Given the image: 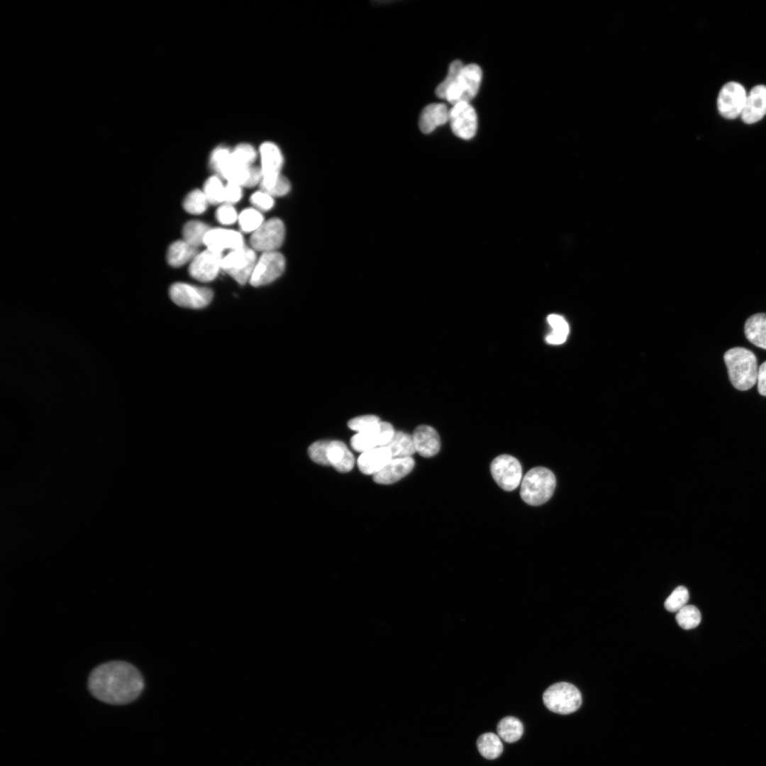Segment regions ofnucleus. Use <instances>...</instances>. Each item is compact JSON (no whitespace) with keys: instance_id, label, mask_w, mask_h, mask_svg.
I'll list each match as a JSON object with an SVG mask.
<instances>
[{"instance_id":"32","label":"nucleus","mask_w":766,"mask_h":766,"mask_svg":"<svg viewBox=\"0 0 766 766\" xmlns=\"http://www.w3.org/2000/svg\"><path fill=\"white\" fill-rule=\"evenodd\" d=\"M204 192L211 204L225 201V187L216 176L209 177L204 184Z\"/></svg>"},{"instance_id":"30","label":"nucleus","mask_w":766,"mask_h":766,"mask_svg":"<svg viewBox=\"0 0 766 766\" xmlns=\"http://www.w3.org/2000/svg\"><path fill=\"white\" fill-rule=\"evenodd\" d=\"M678 625L685 630H689L699 626L701 620L699 610L693 605H686L676 614Z\"/></svg>"},{"instance_id":"4","label":"nucleus","mask_w":766,"mask_h":766,"mask_svg":"<svg viewBox=\"0 0 766 766\" xmlns=\"http://www.w3.org/2000/svg\"><path fill=\"white\" fill-rule=\"evenodd\" d=\"M482 78V72L479 65H465L446 91L444 99L453 106L460 102L470 103L479 91Z\"/></svg>"},{"instance_id":"11","label":"nucleus","mask_w":766,"mask_h":766,"mask_svg":"<svg viewBox=\"0 0 766 766\" xmlns=\"http://www.w3.org/2000/svg\"><path fill=\"white\" fill-rule=\"evenodd\" d=\"M285 267V260L277 251L265 252L257 261L250 284L253 287L267 284L278 278Z\"/></svg>"},{"instance_id":"1","label":"nucleus","mask_w":766,"mask_h":766,"mask_svg":"<svg viewBox=\"0 0 766 766\" xmlns=\"http://www.w3.org/2000/svg\"><path fill=\"white\" fill-rule=\"evenodd\" d=\"M144 681L139 670L124 661L98 665L90 673L88 688L98 700L113 705L128 704L141 694Z\"/></svg>"},{"instance_id":"23","label":"nucleus","mask_w":766,"mask_h":766,"mask_svg":"<svg viewBox=\"0 0 766 766\" xmlns=\"http://www.w3.org/2000/svg\"><path fill=\"white\" fill-rule=\"evenodd\" d=\"M744 331L751 343L766 350V313H758L750 316L745 323Z\"/></svg>"},{"instance_id":"29","label":"nucleus","mask_w":766,"mask_h":766,"mask_svg":"<svg viewBox=\"0 0 766 766\" xmlns=\"http://www.w3.org/2000/svg\"><path fill=\"white\" fill-rule=\"evenodd\" d=\"M206 223L199 221H190L183 228V237L186 242L195 247L204 244V239L210 230Z\"/></svg>"},{"instance_id":"43","label":"nucleus","mask_w":766,"mask_h":766,"mask_svg":"<svg viewBox=\"0 0 766 766\" xmlns=\"http://www.w3.org/2000/svg\"><path fill=\"white\" fill-rule=\"evenodd\" d=\"M242 196L240 186L232 182H228L225 187V201L227 204H234L238 201Z\"/></svg>"},{"instance_id":"22","label":"nucleus","mask_w":766,"mask_h":766,"mask_svg":"<svg viewBox=\"0 0 766 766\" xmlns=\"http://www.w3.org/2000/svg\"><path fill=\"white\" fill-rule=\"evenodd\" d=\"M329 465L340 472L350 471L355 464V458L346 445L340 440H330L327 450Z\"/></svg>"},{"instance_id":"33","label":"nucleus","mask_w":766,"mask_h":766,"mask_svg":"<svg viewBox=\"0 0 766 766\" xmlns=\"http://www.w3.org/2000/svg\"><path fill=\"white\" fill-rule=\"evenodd\" d=\"M238 221L243 231L254 232L263 223V216L254 209H246L238 216Z\"/></svg>"},{"instance_id":"21","label":"nucleus","mask_w":766,"mask_h":766,"mask_svg":"<svg viewBox=\"0 0 766 766\" xmlns=\"http://www.w3.org/2000/svg\"><path fill=\"white\" fill-rule=\"evenodd\" d=\"M450 109L443 103H433L426 106L421 111L418 126L425 134L433 131L437 127L449 121Z\"/></svg>"},{"instance_id":"42","label":"nucleus","mask_w":766,"mask_h":766,"mask_svg":"<svg viewBox=\"0 0 766 766\" xmlns=\"http://www.w3.org/2000/svg\"><path fill=\"white\" fill-rule=\"evenodd\" d=\"M250 201L260 209L265 211L270 209L274 205L272 196L262 191L255 192L250 197Z\"/></svg>"},{"instance_id":"18","label":"nucleus","mask_w":766,"mask_h":766,"mask_svg":"<svg viewBox=\"0 0 766 766\" xmlns=\"http://www.w3.org/2000/svg\"><path fill=\"white\" fill-rule=\"evenodd\" d=\"M766 115V86L754 87L747 96L741 113L743 122L752 124L761 120Z\"/></svg>"},{"instance_id":"8","label":"nucleus","mask_w":766,"mask_h":766,"mask_svg":"<svg viewBox=\"0 0 766 766\" xmlns=\"http://www.w3.org/2000/svg\"><path fill=\"white\" fill-rule=\"evenodd\" d=\"M285 228L283 222L273 218L267 220L251 235L250 242L254 250L258 251H276L283 243Z\"/></svg>"},{"instance_id":"7","label":"nucleus","mask_w":766,"mask_h":766,"mask_svg":"<svg viewBox=\"0 0 766 766\" xmlns=\"http://www.w3.org/2000/svg\"><path fill=\"white\" fill-rule=\"evenodd\" d=\"M490 471L497 484L507 492L517 488L522 480L521 463L509 455L504 454L495 457L491 462Z\"/></svg>"},{"instance_id":"20","label":"nucleus","mask_w":766,"mask_h":766,"mask_svg":"<svg viewBox=\"0 0 766 766\" xmlns=\"http://www.w3.org/2000/svg\"><path fill=\"white\" fill-rule=\"evenodd\" d=\"M392 458L388 447L381 446L372 448L359 456L357 463L359 470L365 474L374 475L379 472Z\"/></svg>"},{"instance_id":"2","label":"nucleus","mask_w":766,"mask_h":766,"mask_svg":"<svg viewBox=\"0 0 766 766\" xmlns=\"http://www.w3.org/2000/svg\"><path fill=\"white\" fill-rule=\"evenodd\" d=\"M723 359L729 379L736 389L746 391L755 385L758 368L752 351L742 347L733 348L724 353Z\"/></svg>"},{"instance_id":"28","label":"nucleus","mask_w":766,"mask_h":766,"mask_svg":"<svg viewBox=\"0 0 766 766\" xmlns=\"http://www.w3.org/2000/svg\"><path fill=\"white\" fill-rule=\"evenodd\" d=\"M547 319L553 331L546 337V341L553 345L563 343L569 333V326L567 321L562 316L557 314H550Z\"/></svg>"},{"instance_id":"26","label":"nucleus","mask_w":766,"mask_h":766,"mask_svg":"<svg viewBox=\"0 0 766 766\" xmlns=\"http://www.w3.org/2000/svg\"><path fill=\"white\" fill-rule=\"evenodd\" d=\"M496 730L499 736L504 740L507 743H514L522 736L523 727L518 718L506 716L499 721Z\"/></svg>"},{"instance_id":"40","label":"nucleus","mask_w":766,"mask_h":766,"mask_svg":"<svg viewBox=\"0 0 766 766\" xmlns=\"http://www.w3.org/2000/svg\"><path fill=\"white\" fill-rule=\"evenodd\" d=\"M237 218L236 211L230 204L226 203L220 206L216 211V218L222 224H232L236 221Z\"/></svg>"},{"instance_id":"13","label":"nucleus","mask_w":766,"mask_h":766,"mask_svg":"<svg viewBox=\"0 0 766 766\" xmlns=\"http://www.w3.org/2000/svg\"><path fill=\"white\" fill-rule=\"evenodd\" d=\"M747 98L744 87L736 82L726 84L719 91L717 106L722 116L734 119L741 115Z\"/></svg>"},{"instance_id":"10","label":"nucleus","mask_w":766,"mask_h":766,"mask_svg":"<svg viewBox=\"0 0 766 766\" xmlns=\"http://www.w3.org/2000/svg\"><path fill=\"white\" fill-rule=\"evenodd\" d=\"M394 433L392 424L380 421L354 435L350 439V445L353 450L362 453L377 447L386 446Z\"/></svg>"},{"instance_id":"41","label":"nucleus","mask_w":766,"mask_h":766,"mask_svg":"<svg viewBox=\"0 0 766 766\" xmlns=\"http://www.w3.org/2000/svg\"><path fill=\"white\" fill-rule=\"evenodd\" d=\"M290 189L291 185L289 181L284 176L281 174L271 187L262 192L271 196H281L287 194L290 191Z\"/></svg>"},{"instance_id":"3","label":"nucleus","mask_w":766,"mask_h":766,"mask_svg":"<svg viewBox=\"0 0 766 766\" xmlns=\"http://www.w3.org/2000/svg\"><path fill=\"white\" fill-rule=\"evenodd\" d=\"M556 487L554 473L544 467L531 469L522 478L520 494L524 502L538 506L547 502Z\"/></svg>"},{"instance_id":"25","label":"nucleus","mask_w":766,"mask_h":766,"mask_svg":"<svg viewBox=\"0 0 766 766\" xmlns=\"http://www.w3.org/2000/svg\"><path fill=\"white\" fill-rule=\"evenodd\" d=\"M386 446L390 450L392 457H411L416 453L412 435L403 431H395Z\"/></svg>"},{"instance_id":"31","label":"nucleus","mask_w":766,"mask_h":766,"mask_svg":"<svg viewBox=\"0 0 766 766\" xmlns=\"http://www.w3.org/2000/svg\"><path fill=\"white\" fill-rule=\"evenodd\" d=\"M208 202L204 192L199 189H195L185 197L183 206L185 211L189 213L200 214L205 211Z\"/></svg>"},{"instance_id":"6","label":"nucleus","mask_w":766,"mask_h":766,"mask_svg":"<svg viewBox=\"0 0 766 766\" xmlns=\"http://www.w3.org/2000/svg\"><path fill=\"white\" fill-rule=\"evenodd\" d=\"M255 251L245 246L232 250L223 257L221 268L241 285L251 277L256 265Z\"/></svg>"},{"instance_id":"44","label":"nucleus","mask_w":766,"mask_h":766,"mask_svg":"<svg viewBox=\"0 0 766 766\" xmlns=\"http://www.w3.org/2000/svg\"><path fill=\"white\" fill-rule=\"evenodd\" d=\"M757 381L759 394L766 396V361L758 368Z\"/></svg>"},{"instance_id":"35","label":"nucleus","mask_w":766,"mask_h":766,"mask_svg":"<svg viewBox=\"0 0 766 766\" xmlns=\"http://www.w3.org/2000/svg\"><path fill=\"white\" fill-rule=\"evenodd\" d=\"M465 65L460 60H455L449 66L448 74L436 87L435 94L440 99H445L446 91L453 83Z\"/></svg>"},{"instance_id":"24","label":"nucleus","mask_w":766,"mask_h":766,"mask_svg":"<svg viewBox=\"0 0 766 766\" xmlns=\"http://www.w3.org/2000/svg\"><path fill=\"white\" fill-rule=\"evenodd\" d=\"M198 248L190 245L185 240L173 243L168 248L167 260L172 267H180L198 255Z\"/></svg>"},{"instance_id":"39","label":"nucleus","mask_w":766,"mask_h":766,"mask_svg":"<svg viewBox=\"0 0 766 766\" xmlns=\"http://www.w3.org/2000/svg\"><path fill=\"white\" fill-rule=\"evenodd\" d=\"M379 422V418L375 415H364L350 419L348 423V426L351 430L358 433L363 431Z\"/></svg>"},{"instance_id":"38","label":"nucleus","mask_w":766,"mask_h":766,"mask_svg":"<svg viewBox=\"0 0 766 766\" xmlns=\"http://www.w3.org/2000/svg\"><path fill=\"white\" fill-rule=\"evenodd\" d=\"M231 155V151L224 147L216 148L213 151L211 155L210 163L214 171L219 175L230 160Z\"/></svg>"},{"instance_id":"27","label":"nucleus","mask_w":766,"mask_h":766,"mask_svg":"<svg viewBox=\"0 0 766 766\" xmlns=\"http://www.w3.org/2000/svg\"><path fill=\"white\" fill-rule=\"evenodd\" d=\"M477 745L480 754L489 760L498 757L503 751L499 737L493 733L481 735L477 739Z\"/></svg>"},{"instance_id":"12","label":"nucleus","mask_w":766,"mask_h":766,"mask_svg":"<svg viewBox=\"0 0 766 766\" xmlns=\"http://www.w3.org/2000/svg\"><path fill=\"white\" fill-rule=\"evenodd\" d=\"M449 122L453 133L464 140L472 138L477 130V116L468 102H460L450 109Z\"/></svg>"},{"instance_id":"5","label":"nucleus","mask_w":766,"mask_h":766,"mask_svg":"<svg viewBox=\"0 0 766 766\" xmlns=\"http://www.w3.org/2000/svg\"><path fill=\"white\" fill-rule=\"evenodd\" d=\"M543 699L550 711L560 714L573 713L582 704V695L578 689L565 682L550 686L543 693Z\"/></svg>"},{"instance_id":"9","label":"nucleus","mask_w":766,"mask_h":766,"mask_svg":"<svg viewBox=\"0 0 766 766\" xmlns=\"http://www.w3.org/2000/svg\"><path fill=\"white\" fill-rule=\"evenodd\" d=\"M169 293L174 304L189 309L204 308L213 298V292L210 289L182 282L173 284Z\"/></svg>"},{"instance_id":"17","label":"nucleus","mask_w":766,"mask_h":766,"mask_svg":"<svg viewBox=\"0 0 766 766\" xmlns=\"http://www.w3.org/2000/svg\"><path fill=\"white\" fill-rule=\"evenodd\" d=\"M414 465L412 457H392L379 472L373 475V480L382 484L394 483L410 473Z\"/></svg>"},{"instance_id":"37","label":"nucleus","mask_w":766,"mask_h":766,"mask_svg":"<svg viewBox=\"0 0 766 766\" xmlns=\"http://www.w3.org/2000/svg\"><path fill=\"white\" fill-rule=\"evenodd\" d=\"M330 440H318L312 443L308 448V454L312 461L321 465H329L327 459V450Z\"/></svg>"},{"instance_id":"36","label":"nucleus","mask_w":766,"mask_h":766,"mask_svg":"<svg viewBox=\"0 0 766 766\" xmlns=\"http://www.w3.org/2000/svg\"><path fill=\"white\" fill-rule=\"evenodd\" d=\"M231 155L235 162L248 167L252 166V163L255 160L257 157V153L254 148L247 143H242L237 145L235 149L231 151Z\"/></svg>"},{"instance_id":"16","label":"nucleus","mask_w":766,"mask_h":766,"mask_svg":"<svg viewBox=\"0 0 766 766\" xmlns=\"http://www.w3.org/2000/svg\"><path fill=\"white\" fill-rule=\"evenodd\" d=\"M204 244L207 249L217 252L226 249L234 250L245 246L240 233L224 228H211L204 237Z\"/></svg>"},{"instance_id":"15","label":"nucleus","mask_w":766,"mask_h":766,"mask_svg":"<svg viewBox=\"0 0 766 766\" xmlns=\"http://www.w3.org/2000/svg\"><path fill=\"white\" fill-rule=\"evenodd\" d=\"M223 258L221 252L207 249L194 258L189 265V272L194 279L199 282L212 281L221 269Z\"/></svg>"},{"instance_id":"45","label":"nucleus","mask_w":766,"mask_h":766,"mask_svg":"<svg viewBox=\"0 0 766 766\" xmlns=\"http://www.w3.org/2000/svg\"><path fill=\"white\" fill-rule=\"evenodd\" d=\"M262 179V172L261 168L258 167H251L250 170V175L248 179L245 184V187H252L260 183Z\"/></svg>"},{"instance_id":"14","label":"nucleus","mask_w":766,"mask_h":766,"mask_svg":"<svg viewBox=\"0 0 766 766\" xmlns=\"http://www.w3.org/2000/svg\"><path fill=\"white\" fill-rule=\"evenodd\" d=\"M262 179L260 183L261 191L271 187L281 175L283 156L279 148L271 142L263 143L260 147Z\"/></svg>"},{"instance_id":"34","label":"nucleus","mask_w":766,"mask_h":766,"mask_svg":"<svg viewBox=\"0 0 766 766\" xmlns=\"http://www.w3.org/2000/svg\"><path fill=\"white\" fill-rule=\"evenodd\" d=\"M689 596L687 589L684 586H678L665 600V607L670 612H677L687 605Z\"/></svg>"},{"instance_id":"19","label":"nucleus","mask_w":766,"mask_h":766,"mask_svg":"<svg viewBox=\"0 0 766 766\" xmlns=\"http://www.w3.org/2000/svg\"><path fill=\"white\" fill-rule=\"evenodd\" d=\"M412 437L416 451L420 455L431 457L439 452L440 437L433 427L427 425L418 426L415 428Z\"/></svg>"}]
</instances>
